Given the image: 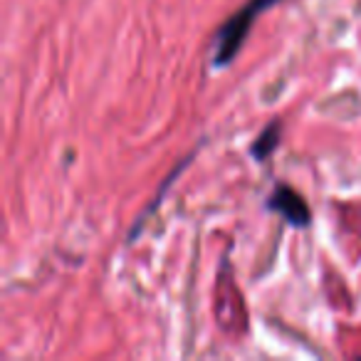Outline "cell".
<instances>
[{
  "mask_svg": "<svg viewBox=\"0 0 361 361\" xmlns=\"http://www.w3.org/2000/svg\"><path fill=\"white\" fill-rule=\"evenodd\" d=\"M267 208L275 211L277 216H282L292 226L305 228L310 223V208L302 201V196L297 191H292L290 186H277L267 198Z\"/></svg>",
  "mask_w": 361,
  "mask_h": 361,
  "instance_id": "7a4b0ae2",
  "label": "cell"
},
{
  "mask_svg": "<svg viewBox=\"0 0 361 361\" xmlns=\"http://www.w3.org/2000/svg\"><path fill=\"white\" fill-rule=\"evenodd\" d=\"M280 134H282L280 121H272L270 126H265V129H262V134L255 139V146H252V156H255L257 161H265L267 156H270L272 151L277 149V144H280Z\"/></svg>",
  "mask_w": 361,
  "mask_h": 361,
  "instance_id": "3957f363",
  "label": "cell"
},
{
  "mask_svg": "<svg viewBox=\"0 0 361 361\" xmlns=\"http://www.w3.org/2000/svg\"><path fill=\"white\" fill-rule=\"evenodd\" d=\"M270 6H275V0H247L240 11L233 13V16L223 23V27L218 30V35H216V57H213L216 67L231 65L233 57L240 52L245 37L250 35L257 16H260V13H265Z\"/></svg>",
  "mask_w": 361,
  "mask_h": 361,
  "instance_id": "6da1fadb",
  "label": "cell"
}]
</instances>
